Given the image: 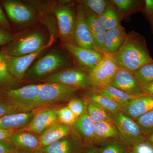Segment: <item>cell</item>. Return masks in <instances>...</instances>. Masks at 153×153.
Returning <instances> with one entry per match:
<instances>
[{"label":"cell","mask_w":153,"mask_h":153,"mask_svg":"<svg viewBox=\"0 0 153 153\" xmlns=\"http://www.w3.org/2000/svg\"><path fill=\"white\" fill-rule=\"evenodd\" d=\"M16 37V35L13 32L0 26V47L8 45Z\"/></svg>","instance_id":"obj_39"},{"label":"cell","mask_w":153,"mask_h":153,"mask_svg":"<svg viewBox=\"0 0 153 153\" xmlns=\"http://www.w3.org/2000/svg\"><path fill=\"white\" fill-rule=\"evenodd\" d=\"M111 55L118 68L133 73L153 61L145 37L134 31L128 33L120 48Z\"/></svg>","instance_id":"obj_1"},{"label":"cell","mask_w":153,"mask_h":153,"mask_svg":"<svg viewBox=\"0 0 153 153\" xmlns=\"http://www.w3.org/2000/svg\"><path fill=\"white\" fill-rule=\"evenodd\" d=\"M31 153H42V152H41V151L39 150H37L36 151H34V152H31Z\"/></svg>","instance_id":"obj_47"},{"label":"cell","mask_w":153,"mask_h":153,"mask_svg":"<svg viewBox=\"0 0 153 153\" xmlns=\"http://www.w3.org/2000/svg\"><path fill=\"white\" fill-rule=\"evenodd\" d=\"M34 116L33 112H25L6 115L0 117V128L17 130L28 125Z\"/></svg>","instance_id":"obj_19"},{"label":"cell","mask_w":153,"mask_h":153,"mask_svg":"<svg viewBox=\"0 0 153 153\" xmlns=\"http://www.w3.org/2000/svg\"><path fill=\"white\" fill-rule=\"evenodd\" d=\"M133 73L141 84L153 81V61L145 64Z\"/></svg>","instance_id":"obj_33"},{"label":"cell","mask_w":153,"mask_h":153,"mask_svg":"<svg viewBox=\"0 0 153 153\" xmlns=\"http://www.w3.org/2000/svg\"><path fill=\"white\" fill-rule=\"evenodd\" d=\"M110 13L104 27L106 31L117 27L121 25L122 19L117 9L111 1H110Z\"/></svg>","instance_id":"obj_34"},{"label":"cell","mask_w":153,"mask_h":153,"mask_svg":"<svg viewBox=\"0 0 153 153\" xmlns=\"http://www.w3.org/2000/svg\"><path fill=\"white\" fill-rule=\"evenodd\" d=\"M146 140L153 146V133L148 136L146 137Z\"/></svg>","instance_id":"obj_46"},{"label":"cell","mask_w":153,"mask_h":153,"mask_svg":"<svg viewBox=\"0 0 153 153\" xmlns=\"http://www.w3.org/2000/svg\"><path fill=\"white\" fill-rule=\"evenodd\" d=\"M26 112L19 106L0 99V117L12 114Z\"/></svg>","instance_id":"obj_36"},{"label":"cell","mask_w":153,"mask_h":153,"mask_svg":"<svg viewBox=\"0 0 153 153\" xmlns=\"http://www.w3.org/2000/svg\"><path fill=\"white\" fill-rule=\"evenodd\" d=\"M94 90V92L109 99L122 108L128 104L131 100L142 96L130 95L117 88L110 86Z\"/></svg>","instance_id":"obj_24"},{"label":"cell","mask_w":153,"mask_h":153,"mask_svg":"<svg viewBox=\"0 0 153 153\" xmlns=\"http://www.w3.org/2000/svg\"><path fill=\"white\" fill-rule=\"evenodd\" d=\"M110 115L117 129L120 139L131 149L146 140L136 122L121 111L110 113Z\"/></svg>","instance_id":"obj_2"},{"label":"cell","mask_w":153,"mask_h":153,"mask_svg":"<svg viewBox=\"0 0 153 153\" xmlns=\"http://www.w3.org/2000/svg\"><path fill=\"white\" fill-rule=\"evenodd\" d=\"M7 57V55L3 47L0 50V91L16 88L20 81L9 71Z\"/></svg>","instance_id":"obj_22"},{"label":"cell","mask_w":153,"mask_h":153,"mask_svg":"<svg viewBox=\"0 0 153 153\" xmlns=\"http://www.w3.org/2000/svg\"><path fill=\"white\" fill-rule=\"evenodd\" d=\"M119 137L117 129L112 120L95 124L94 138L99 141Z\"/></svg>","instance_id":"obj_25"},{"label":"cell","mask_w":153,"mask_h":153,"mask_svg":"<svg viewBox=\"0 0 153 153\" xmlns=\"http://www.w3.org/2000/svg\"><path fill=\"white\" fill-rule=\"evenodd\" d=\"M77 3L73 43L85 49L100 51L96 46L88 26L84 7L80 3Z\"/></svg>","instance_id":"obj_12"},{"label":"cell","mask_w":153,"mask_h":153,"mask_svg":"<svg viewBox=\"0 0 153 153\" xmlns=\"http://www.w3.org/2000/svg\"><path fill=\"white\" fill-rule=\"evenodd\" d=\"M109 86L117 88L130 95L146 94L141 84L136 79L134 73L121 68H119Z\"/></svg>","instance_id":"obj_13"},{"label":"cell","mask_w":153,"mask_h":153,"mask_svg":"<svg viewBox=\"0 0 153 153\" xmlns=\"http://www.w3.org/2000/svg\"><path fill=\"white\" fill-rule=\"evenodd\" d=\"M0 153H21L7 140H0Z\"/></svg>","instance_id":"obj_41"},{"label":"cell","mask_w":153,"mask_h":153,"mask_svg":"<svg viewBox=\"0 0 153 153\" xmlns=\"http://www.w3.org/2000/svg\"><path fill=\"white\" fill-rule=\"evenodd\" d=\"M83 7L89 9L97 16L102 13L108 7L110 1L108 0H82L77 1Z\"/></svg>","instance_id":"obj_31"},{"label":"cell","mask_w":153,"mask_h":153,"mask_svg":"<svg viewBox=\"0 0 153 153\" xmlns=\"http://www.w3.org/2000/svg\"><path fill=\"white\" fill-rule=\"evenodd\" d=\"M47 83L63 84L77 89L93 88L87 72L82 68H68L52 74L46 79Z\"/></svg>","instance_id":"obj_5"},{"label":"cell","mask_w":153,"mask_h":153,"mask_svg":"<svg viewBox=\"0 0 153 153\" xmlns=\"http://www.w3.org/2000/svg\"><path fill=\"white\" fill-rule=\"evenodd\" d=\"M84 153H101L97 146H91L86 149Z\"/></svg>","instance_id":"obj_45"},{"label":"cell","mask_w":153,"mask_h":153,"mask_svg":"<svg viewBox=\"0 0 153 153\" xmlns=\"http://www.w3.org/2000/svg\"><path fill=\"white\" fill-rule=\"evenodd\" d=\"M72 6H55L53 9L58 23L59 36L64 43H74L76 11L74 13Z\"/></svg>","instance_id":"obj_10"},{"label":"cell","mask_w":153,"mask_h":153,"mask_svg":"<svg viewBox=\"0 0 153 153\" xmlns=\"http://www.w3.org/2000/svg\"><path fill=\"white\" fill-rule=\"evenodd\" d=\"M87 97L89 101L97 105L110 113L122 111V108L120 105L98 94L91 92L88 94Z\"/></svg>","instance_id":"obj_29"},{"label":"cell","mask_w":153,"mask_h":153,"mask_svg":"<svg viewBox=\"0 0 153 153\" xmlns=\"http://www.w3.org/2000/svg\"><path fill=\"white\" fill-rule=\"evenodd\" d=\"M63 45L87 73L101 62L105 54L100 51L82 48L71 42H65Z\"/></svg>","instance_id":"obj_11"},{"label":"cell","mask_w":153,"mask_h":153,"mask_svg":"<svg viewBox=\"0 0 153 153\" xmlns=\"http://www.w3.org/2000/svg\"><path fill=\"white\" fill-rule=\"evenodd\" d=\"M131 153H153V146L146 140L131 148Z\"/></svg>","instance_id":"obj_40"},{"label":"cell","mask_w":153,"mask_h":153,"mask_svg":"<svg viewBox=\"0 0 153 153\" xmlns=\"http://www.w3.org/2000/svg\"><path fill=\"white\" fill-rule=\"evenodd\" d=\"M10 22L15 26H25L37 19V13L31 6L17 1L4 0L0 1Z\"/></svg>","instance_id":"obj_6"},{"label":"cell","mask_w":153,"mask_h":153,"mask_svg":"<svg viewBox=\"0 0 153 153\" xmlns=\"http://www.w3.org/2000/svg\"><path fill=\"white\" fill-rule=\"evenodd\" d=\"M153 109V97L146 94L131 100L122 108L121 112L127 117L136 121Z\"/></svg>","instance_id":"obj_16"},{"label":"cell","mask_w":153,"mask_h":153,"mask_svg":"<svg viewBox=\"0 0 153 153\" xmlns=\"http://www.w3.org/2000/svg\"><path fill=\"white\" fill-rule=\"evenodd\" d=\"M49 46V44H47L37 52L30 55L18 57L7 55L8 66L11 74L19 80L23 79L34 60Z\"/></svg>","instance_id":"obj_15"},{"label":"cell","mask_w":153,"mask_h":153,"mask_svg":"<svg viewBox=\"0 0 153 153\" xmlns=\"http://www.w3.org/2000/svg\"><path fill=\"white\" fill-rule=\"evenodd\" d=\"M57 115L59 123L66 125L74 124L77 119L67 106L58 110Z\"/></svg>","instance_id":"obj_35"},{"label":"cell","mask_w":153,"mask_h":153,"mask_svg":"<svg viewBox=\"0 0 153 153\" xmlns=\"http://www.w3.org/2000/svg\"><path fill=\"white\" fill-rule=\"evenodd\" d=\"M42 84H32L0 91V99L16 105L26 112L35 108Z\"/></svg>","instance_id":"obj_3"},{"label":"cell","mask_w":153,"mask_h":153,"mask_svg":"<svg viewBox=\"0 0 153 153\" xmlns=\"http://www.w3.org/2000/svg\"><path fill=\"white\" fill-rule=\"evenodd\" d=\"M46 37L41 31H36L24 37L15 38L4 47L8 56H24L37 52L46 45Z\"/></svg>","instance_id":"obj_4"},{"label":"cell","mask_w":153,"mask_h":153,"mask_svg":"<svg viewBox=\"0 0 153 153\" xmlns=\"http://www.w3.org/2000/svg\"><path fill=\"white\" fill-rule=\"evenodd\" d=\"M78 131L86 140H93L94 138L95 123L91 119L87 113H84L78 118L75 123Z\"/></svg>","instance_id":"obj_28"},{"label":"cell","mask_w":153,"mask_h":153,"mask_svg":"<svg viewBox=\"0 0 153 153\" xmlns=\"http://www.w3.org/2000/svg\"><path fill=\"white\" fill-rule=\"evenodd\" d=\"M84 8L86 22L96 46L99 50L104 53L105 39L106 30L104 26L99 22L97 16L96 14L85 7Z\"/></svg>","instance_id":"obj_18"},{"label":"cell","mask_w":153,"mask_h":153,"mask_svg":"<svg viewBox=\"0 0 153 153\" xmlns=\"http://www.w3.org/2000/svg\"><path fill=\"white\" fill-rule=\"evenodd\" d=\"M38 150L43 153H78L73 143L63 138L45 147H40Z\"/></svg>","instance_id":"obj_27"},{"label":"cell","mask_w":153,"mask_h":153,"mask_svg":"<svg viewBox=\"0 0 153 153\" xmlns=\"http://www.w3.org/2000/svg\"><path fill=\"white\" fill-rule=\"evenodd\" d=\"M18 130L0 128V140H7Z\"/></svg>","instance_id":"obj_43"},{"label":"cell","mask_w":153,"mask_h":153,"mask_svg":"<svg viewBox=\"0 0 153 153\" xmlns=\"http://www.w3.org/2000/svg\"><path fill=\"white\" fill-rule=\"evenodd\" d=\"M70 131L71 126L59 123L51 126L43 132L40 137L41 146H47L64 138L69 134Z\"/></svg>","instance_id":"obj_21"},{"label":"cell","mask_w":153,"mask_h":153,"mask_svg":"<svg viewBox=\"0 0 153 153\" xmlns=\"http://www.w3.org/2000/svg\"><path fill=\"white\" fill-rule=\"evenodd\" d=\"M69 63L68 58L57 52H49L35 62L26 72L29 78H37L47 75Z\"/></svg>","instance_id":"obj_7"},{"label":"cell","mask_w":153,"mask_h":153,"mask_svg":"<svg viewBox=\"0 0 153 153\" xmlns=\"http://www.w3.org/2000/svg\"><path fill=\"white\" fill-rule=\"evenodd\" d=\"M67 107L77 119L84 113L85 103L84 101L80 99L72 100L69 102Z\"/></svg>","instance_id":"obj_37"},{"label":"cell","mask_w":153,"mask_h":153,"mask_svg":"<svg viewBox=\"0 0 153 153\" xmlns=\"http://www.w3.org/2000/svg\"><path fill=\"white\" fill-rule=\"evenodd\" d=\"M142 13L149 22L153 34V0H144V5Z\"/></svg>","instance_id":"obj_38"},{"label":"cell","mask_w":153,"mask_h":153,"mask_svg":"<svg viewBox=\"0 0 153 153\" xmlns=\"http://www.w3.org/2000/svg\"><path fill=\"white\" fill-rule=\"evenodd\" d=\"M78 89L57 83L42 85L35 105V108L52 104L70 98Z\"/></svg>","instance_id":"obj_9"},{"label":"cell","mask_w":153,"mask_h":153,"mask_svg":"<svg viewBox=\"0 0 153 153\" xmlns=\"http://www.w3.org/2000/svg\"><path fill=\"white\" fill-rule=\"evenodd\" d=\"M118 69L111 55L105 54L101 62L88 72L94 89L109 86Z\"/></svg>","instance_id":"obj_8"},{"label":"cell","mask_w":153,"mask_h":153,"mask_svg":"<svg viewBox=\"0 0 153 153\" xmlns=\"http://www.w3.org/2000/svg\"><path fill=\"white\" fill-rule=\"evenodd\" d=\"M111 1L117 9L122 20L142 12L144 5V0H112Z\"/></svg>","instance_id":"obj_23"},{"label":"cell","mask_w":153,"mask_h":153,"mask_svg":"<svg viewBox=\"0 0 153 153\" xmlns=\"http://www.w3.org/2000/svg\"><path fill=\"white\" fill-rule=\"evenodd\" d=\"M141 85L145 94L153 97V81L144 83Z\"/></svg>","instance_id":"obj_44"},{"label":"cell","mask_w":153,"mask_h":153,"mask_svg":"<svg viewBox=\"0 0 153 153\" xmlns=\"http://www.w3.org/2000/svg\"><path fill=\"white\" fill-rule=\"evenodd\" d=\"M0 26L13 32L10 22L8 19L1 6L0 5Z\"/></svg>","instance_id":"obj_42"},{"label":"cell","mask_w":153,"mask_h":153,"mask_svg":"<svg viewBox=\"0 0 153 153\" xmlns=\"http://www.w3.org/2000/svg\"><path fill=\"white\" fill-rule=\"evenodd\" d=\"M88 114L95 124L104 121L112 120L110 113L91 101L88 107Z\"/></svg>","instance_id":"obj_30"},{"label":"cell","mask_w":153,"mask_h":153,"mask_svg":"<svg viewBox=\"0 0 153 153\" xmlns=\"http://www.w3.org/2000/svg\"><path fill=\"white\" fill-rule=\"evenodd\" d=\"M58 110L56 108H49L39 111L24 128L18 131L30 132L36 134H42L48 128L59 123Z\"/></svg>","instance_id":"obj_14"},{"label":"cell","mask_w":153,"mask_h":153,"mask_svg":"<svg viewBox=\"0 0 153 153\" xmlns=\"http://www.w3.org/2000/svg\"><path fill=\"white\" fill-rule=\"evenodd\" d=\"M127 34L125 28L121 25L106 31L105 39V54L112 55L117 52L123 44Z\"/></svg>","instance_id":"obj_20"},{"label":"cell","mask_w":153,"mask_h":153,"mask_svg":"<svg viewBox=\"0 0 153 153\" xmlns=\"http://www.w3.org/2000/svg\"><path fill=\"white\" fill-rule=\"evenodd\" d=\"M7 140L21 153H31L41 146L40 137L30 132L17 131Z\"/></svg>","instance_id":"obj_17"},{"label":"cell","mask_w":153,"mask_h":153,"mask_svg":"<svg viewBox=\"0 0 153 153\" xmlns=\"http://www.w3.org/2000/svg\"><path fill=\"white\" fill-rule=\"evenodd\" d=\"M135 122L145 137L153 133V109L143 115Z\"/></svg>","instance_id":"obj_32"},{"label":"cell","mask_w":153,"mask_h":153,"mask_svg":"<svg viewBox=\"0 0 153 153\" xmlns=\"http://www.w3.org/2000/svg\"><path fill=\"white\" fill-rule=\"evenodd\" d=\"M117 138L100 141V143L97 147L100 153H131V149Z\"/></svg>","instance_id":"obj_26"}]
</instances>
